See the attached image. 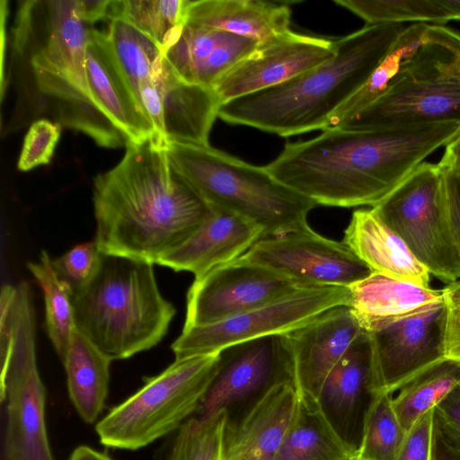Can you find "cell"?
<instances>
[{
	"instance_id": "obj_1",
	"label": "cell",
	"mask_w": 460,
	"mask_h": 460,
	"mask_svg": "<svg viewBox=\"0 0 460 460\" xmlns=\"http://www.w3.org/2000/svg\"><path fill=\"white\" fill-rule=\"evenodd\" d=\"M93 28L82 18L79 0L18 2L1 78V95L9 88L14 94L3 136L46 119L102 147L129 145L91 96L85 54Z\"/></svg>"
},
{
	"instance_id": "obj_2",
	"label": "cell",
	"mask_w": 460,
	"mask_h": 460,
	"mask_svg": "<svg viewBox=\"0 0 460 460\" xmlns=\"http://www.w3.org/2000/svg\"><path fill=\"white\" fill-rule=\"evenodd\" d=\"M459 131L453 123L328 128L314 138L288 143L265 168L316 205L373 208Z\"/></svg>"
},
{
	"instance_id": "obj_3",
	"label": "cell",
	"mask_w": 460,
	"mask_h": 460,
	"mask_svg": "<svg viewBox=\"0 0 460 460\" xmlns=\"http://www.w3.org/2000/svg\"><path fill=\"white\" fill-rule=\"evenodd\" d=\"M93 203L100 252L152 264L181 245L208 208L157 138L128 146L115 166L97 174Z\"/></svg>"
},
{
	"instance_id": "obj_4",
	"label": "cell",
	"mask_w": 460,
	"mask_h": 460,
	"mask_svg": "<svg viewBox=\"0 0 460 460\" xmlns=\"http://www.w3.org/2000/svg\"><path fill=\"white\" fill-rule=\"evenodd\" d=\"M404 24H372L334 40L335 54L282 84L220 105L221 119L280 137L325 129L367 82Z\"/></svg>"
},
{
	"instance_id": "obj_5",
	"label": "cell",
	"mask_w": 460,
	"mask_h": 460,
	"mask_svg": "<svg viewBox=\"0 0 460 460\" xmlns=\"http://www.w3.org/2000/svg\"><path fill=\"white\" fill-rule=\"evenodd\" d=\"M74 307L75 329L111 361L155 347L176 313L158 288L154 264L102 253Z\"/></svg>"
},
{
	"instance_id": "obj_6",
	"label": "cell",
	"mask_w": 460,
	"mask_h": 460,
	"mask_svg": "<svg viewBox=\"0 0 460 460\" xmlns=\"http://www.w3.org/2000/svg\"><path fill=\"white\" fill-rule=\"evenodd\" d=\"M171 167L208 204L256 224L263 237L308 226L316 203L255 166L210 146L163 143Z\"/></svg>"
},
{
	"instance_id": "obj_7",
	"label": "cell",
	"mask_w": 460,
	"mask_h": 460,
	"mask_svg": "<svg viewBox=\"0 0 460 460\" xmlns=\"http://www.w3.org/2000/svg\"><path fill=\"white\" fill-rule=\"evenodd\" d=\"M460 125V31L429 24L387 91L337 128L372 129Z\"/></svg>"
},
{
	"instance_id": "obj_8",
	"label": "cell",
	"mask_w": 460,
	"mask_h": 460,
	"mask_svg": "<svg viewBox=\"0 0 460 460\" xmlns=\"http://www.w3.org/2000/svg\"><path fill=\"white\" fill-rule=\"evenodd\" d=\"M219 351L175 359L96 425L100 442L136 450L180 429L196 411L218 369Z\"/></svg>"
},
{
	"instance_id": "obj_9",
	"label": "cell",
	"mask_w": 460,
	"mask_h": 460,
	"mask_svg": "<svg viewBox=\"0 0 460 460\" xmlns=\"http://www.w3.org/2000/svg\"><path fill=\"white\" fill-rule=\"evenodd\" d=\"M372 208L430 275L447 284L460 279V260L447 219L439 164L422 162Z\"/></svg>"
},
{
	"instance_id": "obj_10",
	"label": "cell",
	"mask_w": 460,
	"mask_h": 460,
	"mask_svg": "<svg viewBox=\"0 0 460 460\" xmlns=\"http://www.w3.org/2000/svg\"><path fill=\"white\" fill-rule=\"evenodd\" d=\"M349 305V288L304 287L220 322L182 329L172 350L175 359L218 352L235 343L291 332L332 308Z\"/></svg>"
},
{
	"instance_id": "obj_11",
	"label": "cell",
	"mask_w": 460,
	"mask_h": 460,
	"mask_svg": "<svg viewBox=\"0 0 460 460\" xmlns=\"http://www.w3.org/2000/svg\"><path fill=\"white\" fill-rule=\"evenodd\" d=\"M239 258L308 286L349 288L373 272L343 242L309 226L262 237Z\"/></svg>"
},
{
	"instance_id": "obj_12",
	"label": "cell",
	"mask_w": 460,
	"mask_h": 460,
	"mask_svg": "<svg viewBox=\"0 0 460 460\" xmlns=\"http://www.w3.org/2000/svg\"><path fill=\"white\" fill-rule=\"evenodd\" d=\"M132 91L161 143L209 146L222 104L215 90L183 80L163 55Z\"/></svg>"
},
{
	"instance_id": "obj_13",
	"label": "cell",
	"mask_w": 460,
	"mask_h": 460,
	"mask_svg": "<svg viewBox=\"0 0 460 460\" xmlns=\"http://www.w3.org/2000/svg\"><path fill=\"white\" fill-rule=\"evenodd\" d=\"M307 286L238 258L195 278L183 329L220 322Z\"/></svg>"
},
{
	"instance_id": "obj_14",
	"label": "cell",
	"mask_w": 460,
	"mask_h": 460,
	"mask_svg": "<svg viewBox=\"0 0 460 460\" xmlns=\"http://www.w3.org/2000/svg\"><path fill=\"white\" fill-rule=\"evenodd\" d=\"M447 303L372 332L373 394H393L408 382L447 359Z\"/></svg>"
},
{
	"instance_id": "obj_15",
	"label": "cell",
	"mask_w": 460,
	"mask_h": 460,
	"mask_svg": "<svg viewBox=\"0 0 460 460\" xmlns=\"http://www.w3.org/2000/svg\"><path fill=\"white\" fill-rule=\"evenodd\" d=\"M284 378H290L295 384L294 353L288 332L228 346L219 351L217 375L197 410V417H210Z\"/></svg>"
},
{
	"instance_id": "obj_16",
	"label": "cell",
	"mask_w": 460,
	"mask_h": 460,
	"mask_svg": "<svg viewBox=\"0 0 460 460\" xmlns=\"http://www.w3.org/2000/svg\"><path fill=\"white\" fill-rule=\"evenodd\" d=\"M334 41L289 31L257 49L228 72L214 90L221 103L282 84L328 60Z\"/></svg>"
},
{
	"instance_id": "obj_17",
	"label": "cell",
	"mask_w": 460,
	"mask_h": 460,
	"mask_svg": "<svg viewBox=\"0 0 460 460\" xmlns=\"http://www.w3.org/2000/svg\"><path fill=\"white\" fill-rule=\"evenodd\" d=\"M364 332L349 305L332 308L288 332L299 398L323 402L327 376Z\"/></svg>"
},
{
	"instance_id": "obj_18",
	"label": "cell",
	"mask_w": 460,
	"mask_h": 460,
	"mask_svg": "<svg viewBox=\"0 0 460 460\" xmlns=\"http://www.w3.org/2000/svg\"><path fill=\"white\" fill-rule=\"evenodd\" d=\"M0 399L6 401L7 460H54L45 421V389L37 359L11 360L0 375Z\"/></svg>"
},
{
	"instance_id": "obj_19",
	"label": "cell",
	"mask_w": 460,
	"mask_h": 460,
	"mask_svg": "<svg viewBox=\"0 0 460 460\" xmlns=\"http://www.w3.org/2000/svg\"><path fill=\"white\" fill-rule=\"evenodd\" d=\"M297 405L292 379L272 383L239 421L226 422L222 460H275Z\"/></svg>"
},
{
	"instance_id": "obj_20",
	"label": "cell",
	"mask_w": 460,
	"mask_h": 460,
	"mask_svg": "<svg viewBox=\"0 0 460 460\" xmlns=\"http://www.w3.org/2000/svg\"><path fill=\"white\" fill-rule=\"evenodd\" d=\"M208 206L205 217L192 234L157 264L199 277L238 259L263 237L256 224L224 208Z\"/></svg>"
},
{
	"instance_id": "obj_21",
	"label": "cell",
	"mask_w": 460,
	"mask_h": 460,
	"mask_svg": "<svg viewBox=\"0 0 460 460\" xmlns=\"http://www.w3.org/2000/svg\"><path fill=\"white\" fill-rule=\"evenodd\" d=\"M85 67L93 102L129 145L157 138L114 56L106 32L95 28L90 32Z\"/></svg>"
},
{
	"instance_id": "obj_22",
	"label": "cell",
	"mask_w": 460,
	"mask_h": 460,
	"mask_svg": "<svg viewBox=\"0 0 460 460\" xmlns=\"http://www.w3.org/2000/svg\"><path fill=\"white\" fill-rule=\"evenodd\" d=\"M258 45L243 36L183 21L164 56L183 80L214 90Z\"/></svg>"
},
{
	"instance_id": "obj_23",
	"label": "cell",
	"mask_w": 460,
	"mask_h": 460,
	"mask_svg": "<svg viewBox=\"0 0 460 460\" xmlns=\"http://www.w3.org/2000/svg\"><path fill=\"white\" fill-rule=\"evenodd\" d=\"M349 288V306L366 332L431 311L446 302L443 290L377 272H372Z\"/></svg>"
},
{
	"instance_id": "obj_24",
	"label": "cell",
	"mask_w": 460,
	"mask_h": 460,
	"mask_svg": "<svg viewBox=\"0 0 460 460\" xmlns=\"http://www.w3.org/2000/svg\"><path fill=\"white\" fill-rule=\"evenodd\" d=\"M373 272L430 288V273L373 210H355L342 241Z\"/></svg>"
},
{
	"instance_id": "obj_25",
	"label": "cell",
	"mask_w": 460,
	"mask_h": 460,
	"mask_svg": "<svg viewBox=\"0 0 460 460\" xmlns=\"http://www.w3.org/2000/svg\"><path fill=\"white\" fill-rule=\"evenodd\" d=\"M290 8L253 0L189 1L184 22L253 40L270 41L290 30Z\"/></svg>"
},
{
	"instance_id": "obj_26",
	"label": "cell",
	"mask_w": 460,
	"mask_h": 460,
	"mask_svg": "<svg viewBox=\"0 0 460 460\" xmlns=\"http://www.w3.org/2000/svg\"><path fill=\"white\" fill-rule=\"evenodd\" d=\"M357 459L358 447L339 435L323 402L298 397L296 414L275 460Z\"/></svg>"
},
{
	"instance_id": "obj_27",
	"label": "cell",
	"mask_w": 460,
	"mask_h": 460,
	"mask_svg": "<svg viewBox=\"0 0 460 460\" xmlns=\"http://www.w3.org/2000/svg\"><path fill=\"white\" fill-rule=\"evenodd\" d=\"M61 361L72 403L83 420L94 422L105 405L111 360L75 329Z\"/></svg>"
},
{
	"instance_id": "obj_28",
	"label": "cell",
	"mask_w": 460,
	"mask_h": 460,
	"mask_svg": "<svg viewBox=\"0 0 460 460\" xmlns=\"http://www.w3.org/2000/svg\"><path fill=\"white\" fill-rule=\"evenodd\" d=\"M363 394L373 396L372 350L364 332L327 376L322 401L338 413H350Z\"/></svg>"
},
{
	"instance_id": "obj_29",
	"label": "cell",
	"mask_w": 460,
	"mask_h": 460,
	"mask_svg": "<svg viewBox=\"0 0 460 460\" xmlns=\"http://www.w3.org/2000/svg\"><path fill=\"white\" fill-rule=\"evenodd\" d=\"M428 25L412 23L406 26L367 82L333 114L326 128L339 127L387 91L404 62L422 43Z\"/></svg>"
},
{
	"instance_id": "obj_30",
	"label": "cell",
	"mask_w": 460,
	"mask_h": 460,
	"mask_svg": "<svg viewBox=\"0 0 460 460\" xmlns=\"http://www.w3.org/2000/svg\"><path fill=\"white\" fill-rule=\"evenodd\" d=\"M189 0H110L106 20H122L154 41L163 53L183 24Z\"/></svg>"
},
{
	"instance_id": "obj_31",
	"label": "cell",
	"mask_w": 460,
	"mask_h": 460,
	"mask_svg": "<svg viewBox=\"0 0 460 460\" xmlns=\"http://www.w3.org/2000/svg\"><path fill=\"white\" fill-rule=\"evenodd\" d=\"M459 384L460 364L445 359L401 387L392 398V405L404 431Z\"/></svg>"
},
{
	"instance_id": "obj_32",
	"label": "cell",
	"mask_w": 460,
	"mask_h": 460,
	"mask_svg": "<svg viewBox=\"0 0 460 460\" xmlns=\"http://www.w3.org/2000/svg\"><path fill=\"white\" fill-rule=\"evenodd\" d=\"M28 269L42 289L46 309V330L62 360L75 331L74 295L57 274L52 260L42 251L38 262Z\"/></svg>"
},
{
	"instance_id": "obj_33",
	"label": "cell",
	"mask_w": 460,
	"mask_h": 460,
	"mask_svg": "<svg viewBox=\"0 0 460 460\" xmlns=\"http://www.w3.org/2000/svg\"><path fill=\"white\" fill-rule=\"evenodd\" d=\"M392 398V394L379 392L369 400L363 416L358 459L395 460L406 432L394 412Z\"/></svg>"
},
{
	"instance_id": "obj_34",
	"label": "cell",
	"mask_w": 460,
	"mask_h": 460,
	"mask_svg": "<svg viewBox=\"0 0 460 460\" xmlns=\"http://www.w3.org/2000/svg\"><path fill=\"white\" fill-rule=\"evenodd\" d=\"M372 24H403L406 22L445 25L451 19L443 0H334Z\"/></svg>"
},
{
	"instance_id": "obj_35",
	"label": "cell",
	"mask_w": 460,
	"mask_h": 460,
	"mask_svg": "<svg viewBox=\"0 0 460 460\" xmlns=\"http://www.w3.org/2000/svg\"><path fill=\"white\" fill-rule=\"evenodd\" d=\"M226 409L207 417H194L183 423L168 460H222Z\"/></svg>"
},
{
	"instance_id": "obj_36",
	"label": "cell",
	"mask_w": 460,
	"mask_h": 460,
	"mask_svg": "<svg viewBox=\"0 0 460 460\" xmlns=\"http://www.w3.org/2000/svg\"><path fill=\"white\" fill-rule=\"evenodd\" d=\"M102 262V252L95 241L77 244L52 260L60 279L75 295L94 278Z\"/></svg>"
},
{
	"instance_id": "obj_37",
	"label": "cell",
	"mask_w": 460,
	"mask_h": 460,
	"mask_svg": "<svg viewBox=\"0 0 460 460\" xmlns=\"http://www.w3.org/2000/svg\"><path fill=\"white\" fill-rule=\"evenodd\" d=\"M60 133L61 125L57 122L46 119L33 122L24 137L17 163L18 170L26 172L49 164Z\"/></svg>"
},
{
	"instance_id": "obj_38",
	"label": "cell",
	"mask_w": 460,
	"mask_h": 460,
	"mask_svg": "<svg viewBox=\"0 0 460 460\" xmlns=\"http://www.w3.org/2000/svg\"><path fill=\"white\" fill-rule=\"evenodd\" d=\"M435 407L420 415L399 448L395 460H433Z\"/></svg>"
},
{
	"instance_id": "obj_39",
	"label": "cell",
	"mask_w": 460,
	"mask_h": 460,
	"mask_svg": "<svg viewBox=\"0 0 460 460\" xmlns=\"http://www.w3.org/2000/svg\"><path fill=\"white\" fill-rule=\"evenodd\" d=\"M441 168L447 219L460 260V173Z\"/></svg>"
},
{
	"instance_id": "obj_40",
	"label": "cell",
	"mask_w": 460,
	"mask_h": 460,
	"mask_svg": "<svg viewBox=\"0 0 460 460\" xmlns=\"http://www.w3.org/2000/svg\"><path fill=\"white\" fill-rule=\"evenodd\" d=\"M435 421L460 447V384L435 406Z\"/></svg>"
},
{
	"instance_id": "obj_41",
	"label": "cell",
	"mask_w": 460,
	"mask_h": 460,
	"mask_svg": "<svg viewBox=\"0 0 460 460\" xmlns=\"http://www.w3.org/2000/svg\"><path fill=\"white\" fill-rule=\"evenodd\" d=\"M447 303V322L445 332V355L460 364V300L445 296Z\"/></svg>"
},
{
	"instance_id": "obj_42",
	"label": "cell",
	"mask_w": 460,
	"mask_h": 460,
	"mask_svg": "<svg viewBox=\"0 0 460 460\" xmlns=\"http://www.w3.org/2000/svg\"><path fill=\"white\" fill-rule=\"evenodd\" d=\"M433 460H460V447L434 423Z\"/></svg>"
},
{
	"instance_id": "obj_43",
	"label": "cell",
	"mask_w": 460,
	"mask_h": 460,
	"mask_svg": "<svg viewBox=\"0 0 460 460\" xmlns=\"http://www.w3.org/2000/svg\"><path fill=\"white\" fill-rule=\"evenodd\" d=\"M110 0H79L82 18L89 24L106 20Z\"/></svg>"
},
{
	"instance_id": "obj_44",
	"label": "cell",
	"mask_w": 460,
	"mask_h": 460,
	"mask_svg": "<svg viewBox=\"0 0 460 460\" xmlns=\"http://www.w3.org/2000/svg\"><path fill=\"white\" fill-rule=\"evenodd\" d=\"M438 164L460 173V131L446 145V150Z\"/></svg>"
},
{
	"instance_id": "obj_45",
	"label": "cell",
	"mask_w": 460,
	"mask_h": 460,
	"mask_svg": "<svg viewBox=\"0 0 460 460\" xmlns=\"http://www.w3.org/2000/svg\"><path fill=\"white\" fill-rule=\"evenodd\" d=\"M68 460H112L109 456L87 446H79Z\"/></svg>"
},
{
	"instance_id": "obj_46",
	"label": "cell",
	"mask_w": 460,
	"mask_h": 460,
	"mask_svg": "<svg viewBox=\"0 0 460 460\" xmlns=\"http://www.w3.org/2000/svg\"><path fill=\"white\" fill-rule=\"evenodd\" d=\"M443 4L450 13L452 20L460 21V0H443Z\"/></svg>"
},
{
	"instance_id": "obj_47",
	"label": "cell",
	"mask_w": 460,
	"mask_h": 460,
	"mask_svg": "<svg viewBox=\"0 0 460 460\" xmlns=\"http://www.w3.org/2000/svg\"><path fill=\"white\" fill-rule=\"evenodd\" d=\"M442 290L446 297L460 300V279L447 284Z\"/></svg>"
},
{
	"instance_id": "obj_48",
	"label": "cell",
	"mask_w": 460,
	"mask_h": 460,
	"mask_svg": "<svg viewBox=\"0 0 460 460\" xmlns=\"http://www.w3.org/2000/svg\"><path fill=\"white\" fill-rule=\"evenodd\" d=\"M357 460H361V459H358V458Z\"/></svg>"
}]
</instances>
